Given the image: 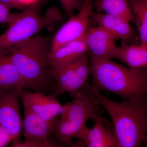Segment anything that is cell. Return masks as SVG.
<instances>
[{"label": "cell", "instance_id": "cell-1", "mask_svg": "<svg viewBox=\"0 0 147 147\" xmlns=\"http://www.w3.org/2000/svg\"><path fill=\"white\" fill-rule=\"evenodd\" d=\"M90 89L112 121L119 147H140L147 134V95L115 101L90 86Z\"/></svg>", "mask_w": 147, "mask_h": 147}, {"label": "cell", "instance_id": "cell-2", "mask_svg": "<svg viewBox=\"0 0 147 147\" xmlns=\"http://www.w3.org/2000/svg\"><path fill=\"white\" fill-rule=\"evenodd\" d=\"M52 40L48 37L35 35L7 50L25 89L45 94L50 88L54 80L50 73Z\"/></svg>", "mask_w": 147, "mask_h": 147}, {"label": "cell", "instance_id": "cell-3", "mask_svg": "<svg viewBox=\"0 0 147 147\" xmlns=\"http://www.w3.org/2000/svg\"><path fill=\"white\" fill-rule=\"evenodd\" d=\"M90 74L92 87L123 100L147 95V69L125 67L112 59L90 58Z\"/></svg>", "mask_w": 147, "mask_h": 147}, {"label": "cell", "instance_id": "cell-4", "mask_svg": "<svg viewBox=\"0 0 147 147\" xmlns=\"http://www.w3.org/2000/svg\"><path fill=\"white\" fill-rule=\"evenodd\" d=\"M69 94L72 100L63 105L53 133L55 139L66 146L71 145L73 138L78 139L88 120L94 122L102 119V107L90 89L89 84Z\"/></svg>", "mask_w": 147, "mask_h": 147}, {"label": "cell", "instance_id": "cell-5", "mask_svg": "<svg viewBox=\"0 0 147 147\" xmlns=\"http://www.w3.org/2000/svg\"><path fill=\"white\" fill-rule=\"evenodd\" d=\"M38 1L34 0L24 11L16 13L7 29L0 35V50H7L30 39L60 20V13L56 8L49 9L44 16L38 14Z\"/></svg>", "mask_w": 147, "mask_h": 147}, {"label": "cell", "instance_id": "cell-6", "mask_svg": "<svg viewBox=\"0 0 147 147\" xmlns=\"http://www.w3.org/2000/svg\"><path fill=\"white\" fill-rule=\"evenodd\" d=\"M93 9V0H83L78 13L70 16L56 33L52 40L50 52L84 36L89 28L90 19Z\"/></svg>", "mask_w": 147, "mask_h": 147}, {"label": "cell", "instance_id": "cell-7", "mask_svg": "<svg viewBox=\"0 0 147 147\" xmlns=\"http://www.w3.org/2000/svg\"><path fill=\"white\" fill-rule=\"evenodd\" d=\"M24 88L20 86L11 91L0 92V125L13 137L12 142L20 141L22 130L19 99Z\"/></svg>", "mask_w": 147, "mask_h": 147}, {"label": "cell", "instance_id": "cell-8", "mask_svg": "<svg viewBox=\"0 0 147 147\" xmlns=\"http://www.w3.org/2000/svg\"><path fill=\"white\" fill-rule=\"evenodd\" d=\"M55 96L53 94L29 91L25 88L22 90L19 96L24 107L49 121L57 119L58 116L61 115L63 111V105Z\"/></svg>", "mask_w": 147, "mask_h": 147}, {"label": "cell", "instance_id": "cell-9", "mask_svg": "<svg viewBox=\"0 0 147 147\" xmlns=\"http://www.w3.org/2000/svg\"><path fill=\"white\" fill-rule=\"evenodd\" d=\"M84 38L90 59H116V40L105 29L98 26L89 28Z\"/></svg>", "mask_w": 147, "mask_h": 147}, {"label": "cell", "instance_id": "cell-10", "mask_svg": "<svg viewBox=\"0 0 147 147\" xmlns=\"http://www.w3.org/2000/svg\"><path fill=\"white\" fill-rule=\"evenodd\" d=\"M24 118L22 129L24 142L28 144H40L49 140L54 133L57 119L47 121L24 107Z\"/></svg>", "mask_w": 147, "mask_h": 147}, {"label": "cell", "instance_id": "cell-11", "mask_svg": "<svg viewBox=\"0 0 147 147\" xmlns=\"http://www.w3.org/2000/svg\"><path fill=\"white\" fill-rule=\"evenodd\" d=\"M91 17L98 26L105 29L115 40H120L123 43L135 44L139 38L130 21L126 19L94 11Z\"/></svg>", "mask_w": 147, "mask_h": 147}, {"label": "cell", "instance_id": "cell-12", "mask_svg": "<svg viewBox=\"0 0 147 147\" xmlns=\"http://www.w3.org/2000/svg\"><path fill=\"white\" fill-rule=\"evenodd\" d=\"M50 73L56 82L53 90L55 96L76 92L88 84V80L80 76L72 62L61 66L50 67Z\"/></svg>", "mask_w": 147, "mask_h": 147}, {"label": "cell", "instance_id": "cell-13", "mask_svg": "<svg viewBox=\"0 0 147 147\" xmlns=\"http://www.w3.org/2000/svg\"><path fill=\"white\" fill-rule=\"evenodd\" d=\"M78 139L88 147H119L113 129L106 127L103 119L94 122L92 128L86 127Z\"/></svg>", "mask_w": 147, "mask_h": 147}, {"label": "cell", "instance_id": "cell-14", "mask_svg": "<svg viewBox=\"0 0 147 147\" xmlns=\"http://www.w3.org/2000/svg\"><path fill=\"white\" fill-rule=\"evenodd\" d=\"M88 53L84 35L82 37L63 45L50 52V67H58L70 63L77 57Z\"/></svg>", "mask_w": 147, "mask_h": 147}, {"label": "cell", "instance_id": "cell-15", "mask_svg": "<svg viewBox=\"0 0 147 147\" xmlns=\"http://www.w3.org/2000/svg\"><path fill=\"white\" fill-rule=\"evenodd\" d=\"M115 59L130 68L147 69V44L123 43L118 48Z\"/></svg>", "mask_w": 147, "mask_h": 147}, {"label": "cell", "instance_id": "cell-16", "mask_svg": "<svg viewBox=\"0 0 147 147\" xmlns=\"http://www.w3.org/2000/svg\"><path fill=\"white\" fill-rule=\"evenodd\" d=\"M20 86L24 88V82L8 51L0 50V92L11 91Z\"/></svg>", "mask_w": 147, "mask_h": 147}, {"label": "cell", "instance_id": "cell-17", "mask_svg": "<svg viewBox=\"0 0 147 147\" xmlns=\"http://www.w3.org/2000/svg\"><path fill=\"white\" fill-rule=\"evenodd\" d=\"M93 3L96 12L119 16L134 23L128 0H94Z\"/></svg>", "mask_w": 147, "mask_h": 147}, {"label": "cell", "instance_id": "cell-18", "mask_svg": "<svg viewBox=\"0 0 147 147\" xmlns=\"http://www.w3.org/2000/svg\"><path fill=\"white\" fill-rule=\"evenodd\" d=\"M141 43L147 44V0H128Z\"/></svg>", "mask_w": 147, "mask_h": 147}, {"label": "cell", "instance_id": "cell-19", "mask_svg": "<svg viewBox=\"0 0 147 147\" xmlns=\"http://www.w3.org/2000/svg\"><path fill=\"white\" fill-rule=\"evenodd\" d=\"M63 8L68 16L74 15L75 9L81 7L83 3L82 0H59Z\"/></svg>", "mask_w": 147, "mask_h": 147}, {"label": "cell", "instance_id": "cell-20", "mask_svg": "<svg viewBox=\"0 0 147 147\" xmlns=\"http://www.w3.org/2000/svg\"><path fill=\"white\" fill-rule=\"evenodd\" d=\"M10 9L0 2V24H9L15 18L16 13H11Z\"/></svg>", "mask_w": 147, "mask_h": 147}, {"label": "cell", "instance_id": "cell-21", "mask_svg": "<svg viewBox=\"0 0 147 147\" xmlns=\"http://www.w3.org/2000/svg\"><path fill=\"white\" fill-rule=\"evenodd\" d=\"M13 140V137L11 134L0 125V147L7 146Z\"/></svg>", "mask_w": 147, "mask_h": 147}, {"label": "cell", "instance_id": "cell-22", "mask_svg": "<svg viewBox=\"0 0 147 147\" xmlns=\"http://www.w3.org/2000/svg\"><path fill=\"white\" fill-rule=\"evenodd\" d=\"M0 2L2 3L8 7L9 9H25V5L21 4L17 0H0Z\"/></svg>", "mask_w": 147, "mask_h": 147}, {"label": "cell", "instance_id": "cell-23", "mask_svg": "<svg viewBox=\"0 0 147 147\" xmlns=\"http://www.w3.org/2000/svg\"><path fill=\"white\" fill-rule=\"evenodd\" d=\"M17 1L21 3V4L23 5H26V3L27 1H28V0H17Z\"/></svg>", "mask_w": 147, "mask_h": 147}, {"label": "cell", "instance_id": "cell-24", "mask_svg": "<svg viewBox=\"0 0 147 147\" xmlns=\"http://www.w3.org/2000/svg\"><path fill=\"white\" fill-rule=\"evenodd\" d=\"M143 143H144L145 146L147 147V134L144 138V140H143Z\"/></svg>", "mask_w": 147, "mask_h": 147}]
</instances>
